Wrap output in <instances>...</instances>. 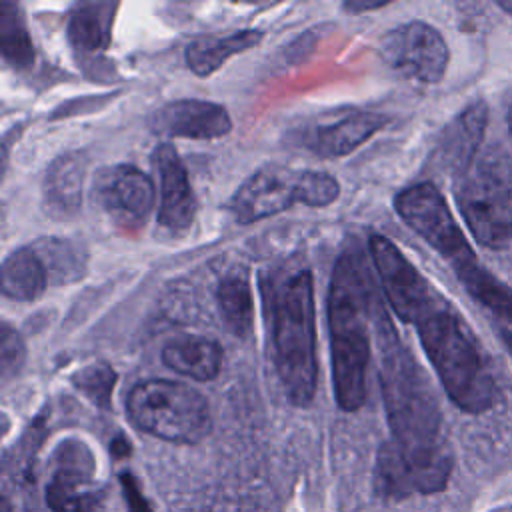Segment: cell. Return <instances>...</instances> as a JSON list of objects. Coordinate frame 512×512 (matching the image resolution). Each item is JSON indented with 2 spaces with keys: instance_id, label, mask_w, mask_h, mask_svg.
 Returning a JSON list of instances; mask_svg holds the SVG:
<instances>
[{
  "instance_id": "26",
  "label": "cell",
  "mask_w": 512,
  "mask_h": 512,
  "mask_svg": "<svg viewBox=\"0 0 512 512\" xmlns=\"http://www.w3.org/2000/svg\"><path fill=\"white\" fill-rule=\"evenodd\" d=\"M26 362V344L22 336L8 324H2L0 334V374L2 380L8 382L12 376L20 374L22 366Z\"/></svg>"
},
{
  "instance_id": "2",
  "label": "cell",
  "mask_w": 512,
  "mask_h": 512,
  "mask_svg": "<svg viewBox=\"0 0 512 512\" xmlns=\"http://www.w3.org/2000/svg\"><path fill=\"white\" fill-rule=\"evenodd\" d=\"M270 320L272 360L286 398L300 408L312 404L318 384L316 306L310 270L262 282Z\"/></svg>"
},
{
  "instance_id": "7",
  "label": "cell",
  "mask_w": 512,
  "mask_h": 512,
  "mask_svg": "<svg viewBox=\"0 0 512 512\" xmlns=\"http://www.w3.org/2000/svg\"><path fill=\"white\" fill-rule=\"evenodd\" d=\"M394 208L398 216L452 266L460 282L482 268L434 184L420 182L408 186L394 198Z\"/></svg>"
},
{
  "instance_id": "27",
  "label": "cell",
  "mask_w": 512,
  "mask_h": 512,
  "mask_svg": "<svg viewBox=\"0 0 512 512\" xmlns=\"http://www.w3.org/2000/svg\"><path fill=\"white\" fill-rule=\"evenodd\" d=\"M120 484L124 490V496L128 500V508L130 512H150V506L146 502V498L140 494L136 480L132 478V474H122L120 476Z\"/></svg>"
},
{
  "instance_id": "30",
  "label": "cell",
  "mask_w": 512,
  "mask_h": 512,
  "mask_svg": "<svg viewBox=\"0 0 512 512\" xmlns=\"http://www.w3.org/2000/svg\"><path fill=\"white\" fill-rule=\"evenodd\" d=\"M502 342L506 344V348H508V352L512 356V330H504L502 332Z\"/></svg>"
},
{
  "instance_id": "13",
  "label": "cell",
  "mask_w": 512,
  "mask_h": 512,
  "mask_svg": "<svg viewBox=\"0 0 512 512\" xmlns=\"http://www.w3.org/2000/svg\"><path fill=\"white\" fill-rule=\"evenodd\" d=\"M152 164L160 184L158 226L168 236H182L190 230L196 216V198L176 148L168 142L158 144L152 152Z\"/></svg>"
},
{
  "instance_id": "24",
  "label": "cell",
  "mask_w": 512,
  "mask_h": 512,
  "mask_svg": "<svg viewBox=\"0 0 512 512\" xmlns=\"http://www.w3.org/2000/svg\"><path fill=\"white\" fill-rule=\"evenodd\" d=\"M0 52L14 70H28L34 64V44L26 28L24 12L14 2H0Z\"/></svg>"
},
{
  "instance_id": "5",
  "label": "cell",
  "mask_w": 512,
  "mask_h": 512,
  "mask_svg": "<svg viewBox=\"0 0 512 512\" xmlns=\"http://www.w3.org/2000/svg\"><path fill=\"white\" fill-rule=\"evenodd\" d=\"M338 194L340 184L328 172L266 164L238 186L226 202V210L238 224L246 226L296 204L312 208L328 206Z\"/></svg>"
},
{
  "instance_id": "18",
  "label": "cell",
  "mask_w": 512,
  "mask_h": 512,
  "mask_svg": "<svg viewBox=\"0 0 512 512\" xmlns=\"http://www.w3.org/2000/svg\"><path fill=\"white\" fill-rule=\"evenodd\" d=\"M116 8L112 2H82L72 8L66 34L74 52L96 56L108 48Z\"/></svg>"
},
{
  "instance_id": "31",
  "label": "cell",
  "mask_w": 512,
  "mask_h": 512,
  "mask_svg": "<svg viewBox=\"0 0 512 512\" xmlns=\"http://www.w3.org/2000/svg\"><path fill=\"white\" fill-rule=\"evenodd\" d=\"M504 12H508V14H512V0H498L496 2Z\"/></svg>"
},
{
  "instance_id": "21",
  "label": "cell",
  "mask_w": 512,
  "mask_h": 512,
  "mask_svg": "<svg viewBox=\"0 0 512 512\" xmlns=\"http://www.w3.org/2000/svg\"><path fill=\"white\" fill-rule=\"evenodd\" d=\"M264 32L256 28L238 30L230 36L216 38V36H202L192 40L186 46V64L196 76H212L216 70L224 66V62L240 52L250 50L262 40Z\"/></svg>"
},
{
  "instance_id": "11",
  "label": "cell",
  "mask_w": 512,
  "mask_h": 512,
  "mask_svg": "<svg viewBox=\"0 0 512 512\" xmlns=\"http://www.w3.org/2000/svg\"><path fill=\"white\" fill-rule=\"evenodd\" d=\"M104 486L94 480V458L84 442L66 440L54 454V472L46 484L52 512H100Z\"/></svg>"
},
{
  "instance_id": "10",
  "label": "cell",
  "mask_w": 512,
  "mask_h": 512,
  "mask_svg": "<svg viewBox=\"0 0 512 512\" xmlns=\"http://www.w3.org/2000/svg\"><path fill=\"white\" fill-rule=\"evenodd\" d=\"M380 56L392 70L422 84L438 82L448 66L442 34L420 20L392 28L380 42Z\"/></svg>"
},
{
  "instance_id": "32",
  "label": "cell",
  "mask_w": 512,
  "mask_h": 512,
  "mask_svg": "<svg viewBox=\"0 0 512 512\" xmlns=\"http://www.w3.org/2000/svg\"><path fill=\"white\" fill-rule=\"evenodd\" d=\"M510 128H512V112H510Z\"/></svg>"
},
{
  "instance_id": "9",
  "label": "cell",
  "mask_w": 512,
  "mask_h": 512,
  "mask_svg": "<svg viewBox=\"0 0 512 512\" xmlns=\"http://www.w3.org/2000/svg\"><path fill=\"white\" fill-rule=\"evenodd\" d=\"M90 192L92 202L124 230L142 228L156 200L152 180L132 164L100 168L94 174Z\"/></svg>"
},
{
  "instance_id": "19",
  "label": "cell",
  "mask_w": 512,
  "mask_h": 512,
  "mask_svg": "<svg viewBox=\"0 0 512 512\" xmlns=\"http://www.w3.org/2000/svg\"><path fill=\"white\" fill-rule=\"evenodd\" d=\"M224 350L216 340L188 336L174 340L162 350V362L192 380L208 382L220 374Z\"/></svg>"
},
{
  "instance_id": "16",
  "label": "cell",
  "mask_w": 512,
  "mask_h": 512,
  "mask_svg": "<svg viewBox=\"0 0 512 512\" xmlns=\"http://www.w3.org/2000/svg\"><path fill=\"white\" fill-rule=\"evenodd\" d=\"M486 104L476 102L462 110L444 130L440 142L434 150V164L452 174L454 178H462L470 168L476 156V150L482 142L486 128Z\"/></svg>"
},
{
  "instance_id": "1",
  "label": "cell",
  "mask_w": 512,
  "mask_h": 512,
  "mask_svg": "<svg viewBox=\"0 0 512 512\" xmlns=\"http://www.w3.org/2000/svg\"><path fill=\"white\" fill-rule=\"evenodd\" d=\"M374 326L384 408L392 432V440L382 448V482L396 498L440 492L450 478L452 456L442 434L436 396L378 302Z\"/></svg>"
},
{
  "instance_id": "3",
  "label": "cell",
  "mask_w": 512,
  "mask_h": 512,
  "mask_svg": "<svg viewBox=\"0 0 512 512\" xmlns=\"http://www.w3.org/2000/svg\"><path fill=\"white\" fill-rule=\"evenodd\" d=\"M372 302L370 280L360 260L354 254H342L334 264L328 290V328L334 398L344 412H354L366 402Z\"/></svg>"
},
{
  "instance_id": "25",
  "label": "cell",
  "mask_w": 512,
  "mask_h": 512,
  "mask_svg": "<svg viewBox=\"0 0 512 512\" xmlns=\"http://www.w3.org/2000/svg\"><path fill=\"white\" fill-rule=\"evenodd\" d=\"M72 384L80 390L92 404L102 410L110 408L112 390L116 384V372L106 362H92L72 374Z\"/></svg>"
},
{
  "instance_id": "14",
  "label": "cell",
  "mask_w": 512,
  "mask_h": 512,
  "mask_svg": "<svg viewBox=\"0 0 512 512\" xmlns=\"http://www.w3.org/2000/svg\"><path fill=\"white\" fill-rule=\"evenodd\" d=\"M148 128L158 136L214 140L232 130L224 106L198 98H180L162 104L148 116Z\"/></svg>"
},
{
  "instance_id": "23",
  "label": "cell",
  "mask_w": 512,
  "mask_h": 512,
  "mask_svg": "<svg viewBox=\"0 0 512 512\" xmlns=\"http://www.w3.org/2000/svg\"><path fill=\"white\" fill-rule=\"evenodd\" d=\"M30 248L42 260L48 274V284H72L80 280L86 272L88 252L76 240L46 236L34 240Z\"/></svg>"
},
{
  "instance_id": "17",
  "label": "cell",
  "mask_w": 512,
  "mask_h": 512,
  "mask_svg": "<svg viewBox=\"0 0 512 512\" xmlns=\"http://www.w3.org/2000/svg\"><path fill=\"white\" fill-rule=\"evenodd\" d=\"M384 124L386 118L382 114L356 110L318 128L310 146L322 158H340L372 138Z\"/></svg>"
},
{
  "instance_id": "4",
  "label": "cell",
  "mask_w": 512,
  "mask_h": 512,
  "mask_svg": "<svg viewBox=\"0 0 512 512\" xmlns=\"http://www.w3.org/2000/svg\"><path fill=\"white\" fill-rule=\"evenodd\" d=\"M448 398L464 412L492 404L494 382L480 348L454 308L436 294L412 322Z\"/></svg>"
},
{
  "instance_id": "22",
  "label": "cell",
  "mask_w": 512,
  "mask_h": 512,
  "mask_svg": "<svg viewBox=\"0 0 512 512\" xmlns=\"http://www.w3.org/2000/svg\"><path fill=\"white\" fill-rule=\"evenodd\" d=\"M216 304L228 332L248 340L254 332V294L246 272H230L220 280Z\"/></svg>"
},
{
  "instance_id": "8",
  "label": "cell",
  "mask_w": 512,
  "mask_h": 512,
  "mask_svg": "<svg viewBox=\"0 0 512 512\" xmlns=\"http://www.w3.org/2000/svg\"><path fill=\"white\" fill-rule=\"evenodd\" d=\"M458 208L474 234L488 248H504L512 240V196L502 176L488 164L472 166L456 186Z\"/></svg>"
},
{
  "instance_id": "6",
  "label": "cell",
  "mask_w": 512,
  "mask_h": 512,
  "mask_svg": "<svg viewBox=\"0 0 512 512\" xmlns=\"http://www.w3.org/2000/svg\"><path fill=\"white\" fill-rule=\"evenodd\" d=\"M126 412L138 430L166 442L196 444L212 430L204 394L174 380L138 382L128 392Z\"/></svg>"
},
{
  "instance_id": "29",
  "label": "cell",
  "mask_w": 512,
  "mask_h": 512,
  "mask_svg": "<svg viewBox=\"0 0 512 512\" xmlns=\"http://www.w3.org/2000/svg\"><path fill=\"white\" fill-rule=\"evenodd\" d=\"M110 450H112L114 456L122 458V456H126V454L130 452V444L120 436V438H116V440L110 444Z\"/></svg>"
},
{
  "instance_id": "20",
  "label": "cell",
  "mask_w": 512,
  "mask_h": 512,
  "mask_svg": "<svg viewBox=\"0 0 512 512\" xmlns=\"http://www.w3.org/2000/svg\"><path fill=\"white\" fill-rule=\"evenodd\" d=\"M48 286V274L30 246L12 250L0 268V288L2 294L18 302L38 300Z\"/></svg>"
},
{
  "instance_id": "28",
  "label": "cell",
  "mask_w": 512,
  "mask_h": 512,
  "mask_svg": "<svg viewBox=\"0 0 512 512\" xmlns=\"http://www.w3.org/2000/svg\"><path fill=\"white\" fill-rule=\"evenodd\" d=\"M388 2H368V0H350V2H344L342 8L346 12H352V14H360V12H368V10H378L382 6H386Z\"/></svg>"
},
{
  "instance_id": "12",
  "label": "cell",
  "mask_w": 512,
  "mask_h": 512,
  "mask_svg": "<svg viewBox=\"0 0 512 512\" xmlns=\"http://www.w3.org/2000/svg\"><path fill=\"white\" fill-rule=\"evenodd\" d=\"M370 254L388 304L402 322L412 324L438 292L388 238L372 236Z\"/></svg>"
},
{
  "instance_id": "15",
  "label": "cell",
  "mask_w": 512,
  "mask_h": 512,
  "mask_svg": "<svg viewBox=\"0 0 512 512\" xmlns=\"http://www.w3.org/2000/svg\"><path fill=\"white\" fill-rule=\"evenodd\" d=\"M88 172L86 152L72 150L56 156L42 178V208L54 220H68L80 212L84 180Z\"/></svg>"
}]
</instances>
